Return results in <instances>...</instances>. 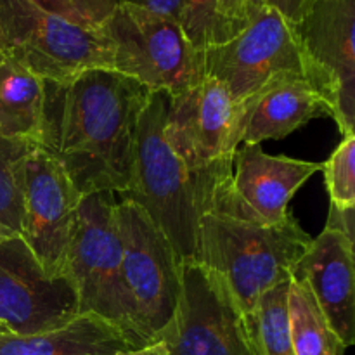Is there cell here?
I'll use <instances>...</instances> for the list:
<instances>
[{"label": "cell", "instance_id": "7", "mask_svg": "<svg viewBox=\"0 0 355 355\" xmlns=\"http://www.w3.org/2000/svg\"><path fill=\"white\" fill-rule=\"evenodd\" d=\"M116 222L121 272L137 333L146 347L158 342L179 305L182 260L139 205L120 200Z\"/></svg>", "mask_w": 355, "mask_h": 355}, {"label": "cell", "instance_id": "23", "mask_svg": "<svg viewBox=\"0 0 355 355\" xmlns=\"http://www.w3.org/2000/svg\"><path fill=\"white\" fill-rule=\"evenodd\" d=\"M322 170L331 205L355 208V135L342 139Z\"/></svg>", "mask_w": 355, "mask_h": 355}, {"label": "cell", "instance_id": "4", "mask_svg": "<svg viewBox=\"0 0 355 355\" xmlns=\"http://www.w3.org/2000/svg\"><path fill=\"white\" fill-rule=\"evenodd\" d=\"M170 96L149 92L135 130L130 186L121 200L139 205L182 262L196 260L198 205L193 177L166 141Z\"/></svg>", "mask_w": 355, "mask_h": 355}, {"label": "cell", "instance_id": "27", "mask_svg": "<svg viewBox=\"0 0 355 355\" xmlns=\"http://www.w3.org/2000/svg\"><path fill=\"white\" fill-rule=\"evenodd\" d=\"M116 355H168V350H166V345L163 342L151 343L148 347H142V349L135 350H127V352H120Z\"/></svg>", "mask_w": 355, "mask_h": 355}, {"label": "cell", "instance_id": "20", "mask_svg": "<svg viewBox=\"0 0 355 355\" xmlns=\"http://www.w3.org/2000/svg\"><path fill=\"white\" fill-rule=\"evenodd\" d=\"M288 321L295 355H343V347L309 288L291 279L288 286Z\"/></svg>", "mask_w": 355, "mask_h": 355}, {"label": "cell", "instance_id": "11", "mask_svg": "<svg viewBox=\"0 0 355 355\" xmlns=\"http://www.w3.org/2000/svg\"><path fill=\"white\" fill-rule=\"evenodd\" d=\"M238 111L224 85L203 76L194 87L170 97L165 135L191 177L232 166Z\"/></svg>", "mask_w": 355, "mask_h": 355}, {"label": "cell", "instance_id": "10", "mask_svg": "<svg viewBox=\"0 0 355 355\" xmlns=\"http://www.w3.org/2000/svg\"><path fill=\"white\" fill-rule=\"evenodd\" d=\"M80 315L68 276H49L21 236L0 241V335L28 336Z\"/></svg>", "mask_w": 355, "mask_h": 355}, {"label": "cell", "instance_id": "17", "mask_svg": "<svg viewBox=\"0 0 355 355\" xmlns=\"http://www.w3.org/2000/svg\"><path fill=\"white\" fill-rule=\"evenodd\" d=\"M135 350L114 324L80 314L68 324L28 336L0 335V355H116Z\"/></svg>", "mask_w": 355, "mask_h": 355}, {"label": "cell", "instance_id": "3", "mask_svg": "<svg viewBox=\"0 0 355 355\" xmlns=\"http://www.w3.org/2000/svg\"><path fill=\"white\" fill-rule=\"evenodd\" d=\"M200 68L201 75L224 85L238 114L267 89L291 78L314 82L336 111L335 85L309 59L293 23L276 7H260L238 37L200 51Z\"/></svg>", "mask_w": 355, "mask_h": 355}, {"label": "cell", "instance_id": "15", "mask_svg": "<svg viewBox=\"0 0 355 355\" xmlns=\"http://www.w3.org/2000/svg\"><path fill=\"white\" fill-rule=\"evenodd\" d=\"M354 246L345 236L322 229L291 272V279L309 288L343 349L355 342Z\"/></svg>", "mask_w": 355, "mask_h": 355}, {"label": "cell", "instance_id": "30", "mask_svg": "<svg viewBox=\"0 0 355 355\" xmlns=\"http://www.w3.org/2000/svg\"><path fill=\"white\" fill-rule=\"evenodd\" d=\"M7 55V49H6V42H3V35H2V30H0V62L6 59Z\"/></svg>", "mask_w": 355, "mask_h": 355}, {"label": "cell", "instance_id": "29", "mask_svg": "<svg viewBox=\"0 0 355 355\" xmlns=\"http://www.w3.org/2000/svg\"><path fill=\"white\" fill-rule=\"evenodd\" d=\"M257 7H263V6H270L276 7L279 12H283L284 16L288 17V0H252Z\"/></svg>", "mask_w": 355, "mask_h": 355}, {"label": "cell", "instance_id": "18", "mask_svg": "<svg viewBox=\"0 0 355 355\" xmlns=\"http://www.w3.org/2000/svg\"><path fill=\"white\" fill-rule=\"evenodd\" d=\"M45 82L10 55L0 62V134L38 142Z\"/></svg>", "mask_w": 355, "mask_h": 355}, {"label": "cell", "instance_id": "25", "mask_svg": "<svg viewBox=\"0 0 355 355\" xmlns=\"http://www.w3.org/2000/svg\"><path fill=\"white\" fill-rule=\"evenodd\" d=\"M355 208H340L336 205L329 203V214L328 220H326V227L329 231H335L338 234L345 236L352 245H355Z\"/></svg>", "mask_w": 355, "mask_h": 355}, {"label": "cell", "instance_id": "9", "mask_svg": "<svg viewBox=\"0 0 355 355\" xmlns=\"http://www.w3.org/2000/svg\"><path fill=\"white\" fill-rule=\"evenodd\" d=\"M158 342L168 355H257L248 319L227 281L196 260L182 262L179 305Z\"/></svg>", "mask_w": 355, "mask_h": 355}, {"label": "cell", "instance_id": "21", "mask_svg": "<svg viewBox=\"0 0 355 355\" xmlns=\"http://www.w3.org/2000/svg\"><path fill=\"white\" fill-rule=\"evenodd\" d=\"M37 146L30 139L0 134V232L3 238L21 236L26 162Z\"/></svg>", "mask_w": 355, "mask_h": 355}, {"label": "cell", "instance_id": "22", "mask_svg": "<svg viewBox=\"0 0 355 355\" xmlns=\"http://www.w3.org/2000/svg\"><path fill=\"white\" fill-rule=\"evenodd\" d=\"M290 281L266 291L246 314L257 355H295L288 321Z\"/></svg>", "mask_w": 355, "mask_h": 355}, {"label": "cell", "instance_id": "24", "mask_svg": "<svg viewBox=\"0 0 355 355\" xmlns=\"http://www.w3.org/2000/svg\"><path fill=\"white\" fill-rule=\"evenodd\" d=\"M47 12L89 30H101L113 14L116 0H31Z\"/></svg>", "mask_w": 355, "mask_h": 355}, {"label": "cell", "instance_id": "1", "mask_svg": "<svg viewBox=\"0 0 355 355\" xmlns=\"http://www.w3.org/2000/svg\"><path fill=\"white\" fill-rule=\"evenodd\" d=\"M149 90L114 69L45 82L38 148L61 165L82 196L130 186L135 130Z\"/></svg>", "mask_w": 355, "mask_h": 355}, {"label": "cell", "instance_id": "19", "mask_svg": "<svg viewBox=\"0 0 355 355\" xmlns=\"http://www.w3.org/2000/svg\"><path fill=\"white\" fill-rule=\"evenodd\" d=\"M259 9L252 0H182L179 24L200 52L238 37Z\"/></svg>", "mask_w": 355, "mask_h": 355}, {"label": "cell", "instance_id": "8", "mask_svg": "<svg viewBox=\"0 0 355 355\" xmlns=\"http://www.w3.org/2000/svg\"><path fill=\"white\" fill-rule=\"evenodd\" d=\"M7 55L44 82H66L89 69H113L103 30H89L47 12L31 0H0Z\"/></svg>", "mask_w": 355, "mask_h": 355}, {"label": "cell", "instance_id": "2", "mask_svg": "<svg viewBox=\"0 0 355 355\" xmlns=\"http://www.w3.org/2000/svg\"><path fill=\"white\" fill-rule=\"evenodd\" d=\"M311 243L293 215L270 225L225 208H203L198 214L196 262L227 281L245 314L266 291L290 281Z\"/></svg>", "mask_w": 355, "mask_h": 355}, {"label": "cell", "instance_id": "16", "mask_svg": "<svg viewBox=\"0 0 355 355\" xmlns=\"http://www.w3.org/2000/svg\"><path fill=\"white\" fill-rule=\"evenodd\" d=\"M315 118H335V106L324 90L305 78L276 83L238 114L236 146L262 144L288 137Z\"/></svg>", "mask_w": 355, "mask_h": 355}, {"label": "cell", "instance_id": "6", "mask_svg": "<svg viewBox=\"0 0 355 355\" xmlns=\"http://www.w3.org/2000/svg\"><path fill=\"white\" fill-rule=\"evenodd\" d=\"M101 30L113 49L114 71L137 80L149 92L175 97L203 78L200 52L177 19L118 3Z\"/></svg>", "mask_w": 355, "mask_h": 355}, {"label": "cell", "instance_id": "31", "mask_svg": "<svg viewBox=\"0 0 355 355\" xmlns=\"http://www.w3.org/2000/svg\"><path fill=\"white\" fill-rule=\"evenodd\" d=\"M2 239H6V238H3V236H2V232H0V241H2Z\"/></svg>", "mask_w": 355, "mask_h": 355}, {"label": "cell", "instance_id": "13", "mask_svg": "<svg viewBox=\"0 0 355 355\" xmlns=\"http://www.w3.org/2000/svg\"><path fill=\"white\" fill-rule=\"evenodd\" d=\"M293 28L309 59L335 85L340 132L355 135V0H311Z\"/></svg>", "mask_w": 355, "mask_h": 355}, {"label": "cell", "instance_id": "12", "mask_svg": "<svg viewBox=\"0 0 355 355\" xmlns=\"http://www.w3.org/2000/svg\"><path fill=\"white\" fill-rule=\"evenodd\" d=\"M82 198L61 165L37 146L26 162L21 238L49 276H66V255Z\"/></svg>", "mask_w": 355, "mask_h": 355}, {"label": "cell", "instance_id": "28", "mask_svg": "<svg viewBox=\"0 0 355 355\" xmlns=\"http://www.w3.org/2000/svg\"><path fill=\"white\" fill-rule=\"evenodd\" d=\"M309 2L311 0H288V19L295 23L305 10V7L309 6Z\"/></svg>", "mask_w": 355, "mask_h": 355}, {"label": "cell", "instance_id": "26", "mask_svg": "<svg viewBox=\"0 0 355 355\" xmlns=\"http://www.w3.org/2000/svg\"><path fill=\"white\" fill-rule=\"evenodd\" d=\"M118 3H130V6L144 7V9L153 10V12L163 14L172 19L179 21L180 2L182 0H116Z\"/></svg>", "mask_w": 355, "mask_h": 355}, {"label": "cell", "instance_id": "14", "mask_svg": "<svg viewBox=\"0 0 355 355\" xmlns=\"http://www.w3.org/2000/svg\"><path fill=\"white\" fill-rule=\"evenodd\" d=\"M321 170L319 162L272 156L262 144H241L232 156V200L250 220L281 224L291 215L288 205L295 193Z\"/></svg>", "mask_w": 355, "mask_h": 355}, {"label": "cell", "instance_id": "5", "mask_svg": "<svg viewBox=\"0 0 355 355\" xmlns=\"http://www.w3.org/2000/svg\"><path fill=\"white\" fill-rule=\"evenodd\" d=\"M116 194L82 198L69 239L64 272L78 297L80 314H96L116 326L135 349L146 347L137 333L121 272Z\"/></svg>", "mask_w": 355, "mask_h": 355}]
</instances>
